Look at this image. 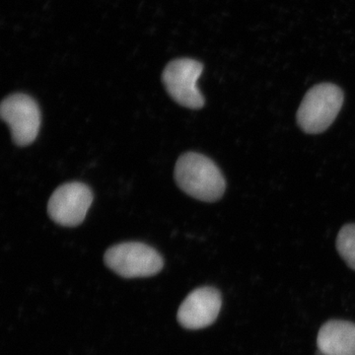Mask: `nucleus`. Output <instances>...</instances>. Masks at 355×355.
Instances as JSON below:
<instances>
[{
	"label": "nucleus",
	"mask_w": 355,
	"mask_h": 355,
	"mask_svg": "<svg viewBox=\"0 0 355 355\" xmlns=\"http://www.w3.org/2000/svg\"><path fill=\"white\" fill-rule=\"evenodd\" d=\"M175 179L187 195L202 202H217L226 189L225 179L216 163L197 153L180 156L175 167Z\"/></svg>",
	"instance_id": "nucleus-1"
},
{
	"label": "nucleus",
	"mask_w": 355,
	"mask_h": 355,
	"mask_svg": "<svg viewBox=\"0 0 355 355\" xmlns=\"http://www.w3.org/2000/svg\"><path fill=\"white\" fill-rule=\"evenodd\" d=\"M345 96L335 84L322 83L306 93L297 112L299 128L309 135L324 132L342 109Z\"/></svg>",
	"instance_id": "nucleus-2"
},
{
	"label": "nucleus",
	"mask_w": 355,
	"mask_h": 355,
	"mask_svg": "<svg viewBox=\"0 0 355 355\" xmlns=\"http://www.w3.org/2000/svg\"><path fill=\"white\" fill-rule=\"evenodd\" d=\"M104 261L110 270L125 279L153 277L164 266L162 257L155 249L139 242L114 245L107 250Z\"/></svg>",
	"instance_id": "nucleus-3"
},
{
	"label": "nucleus",
	"mask_w": 355,
	"mask_h": 355,
	"mask_svg": "<svg viewBox=\"0 0 355 355\" xmlns=\"http://www.w3.org/2000/svg\"><path fill=\"white\" fill-rule=\"evenodd\" d=\"M202 62L193 58H178L165 67L162 81L166 91L178 104L191 110L202 109L205 98L198 88L202 76Z\"/></svg>",
	"instance_id": "nucleus-4"
},
{
	"label": "nucleus",
	"mask_w": 355,
	"mask_h": 355,
	"mask_svg": "<svg viewBox=\"0 0 355 355\" xmlns=\"http://www.w3.org/2000/svg\"><path fill=\"white\" fill-rule=\"evenodd\" d=\"M0 114L10 128L16 146H30L38 137L41 112L37 102L29 95L16 93L8 96L1 103Z\"/></svg>",
	"instance_id": "nucleus-5"
},
{
	"label": "nucleus",
	"mask_w": 355,
	"mask_h": 355,
	"mask_svg": "<svg viewBox=\"0 0 355 355\" xmlns=\"http://www.w3.org/2000/svg\"><path fill=\"white\" fill-rule=\"evenodd\" d=\"M93 202V193L87 184L72 182L58 187L48 202L51 220L64 227L80 225Z\"/></svg>",
	"instance_id": "nucleus-6"
},
{
	"label": "nucleus",
	"mask_w": 355,
	"mask_h": 355,
	"mask_svg": "<svg viewBox=\"0 0 355 355\" xmlns=\"http://www.w3.org/2000/svg\"><path fill=\"white\" fill-rule=\"evenodd\" d=\"M222 305L221 295L214 287L205 286L191 291L178 310L179 324L188 330H200L214 324Z\"/></svg>",
	"instance_id": "nucleus-7"
},
{
	"label": "nucleus",
	"mask_w": 355,
	"mask_h": 355,
	"mask_svg": "<svg viewBox=\"0 0 355 355\" xmlns=\"http://www.w3.org/2000/svg\"><path fill=\"white\" fill-rule=\"evenodd\" d=\"M318 349L323 355H355V324L350 322H328L317 338Z\"/></svg>",
	"instance_id": "nucleus-8"
},
{
	"label": "nucleus",
	"mask_w": 355,
	"mask_h": 355,
	"mask_svg": "<svg viewBox=\"0 0 355 355\" xmlns=\"http://www.w3.org/2000/svg\"><path fill=\"white\" fill-rule=\"evenodd\" d=\"M336 249L345 263L355 270V224L343 226L336 239Z\"/></svg>",
	"instance_id": "nucleus-9"
}]
</instances>
